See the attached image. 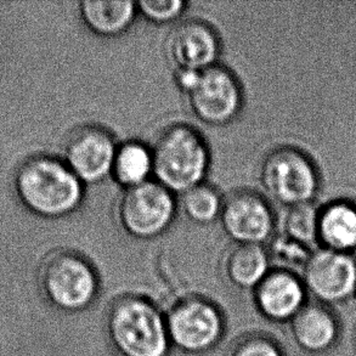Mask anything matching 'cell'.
I'll list each match as a JSON object with an SVG mask.
<instances>
[{
  "mask_svg": "<svg viewBox=\"0 0 356 356\" xmlns=\"http://www.w3.org/2000/svg\"><path fill=\"white\" fill-rule=\"evenodd\" d=\"M151 149L156 181L174 195L196 188L207 177L209 147L191 125L174 124L162 130Z\"/></svg>",
  "mask_w": 356,
  "mask_h": 356,
  "instance_id": "277c9868",
  "label": "cell"
},
{
  "mask_svg": "<svg viewBox=\"0 0 356 356\" xmlns=\"http://www.w3.org/2000/svg\"><path fill=\"white\" fill-rule=\"evenodd\" d=\"M222 45L217 31L201 19L177 24L165 38L164 51L175 71L202 72L218 65Z\"/></svg>",
  "mask_w": 356,
  "mask_h": 356,
  "instance_id": "7c38bea8",
  "label": "cell"
},
{
  "mask_svg": "<svg viewBox=\"0 0 356 356\" xmlns=\"http://www.w3.org/2000/svg\"><path fill=\"white\" fill-rule=\"evenodd\" d=\"M318 212L320 209L313 203L289 208L284 218V235L312 248L318 243Z\"/></svg>",
  "mask_w": 356,
  "mask_h": 356,
  "instance_id": "ffe728a7",
  "label": "cell"
},
{
  "mask_svg": "<svg viewBox=\"0 0 356 356\" xmlns=\"http://www.w3.org/2000/svg\"><path fill=\"white\" fill-rule=\"evenodd\" d=\"M201 72L197 71H175V83L177 87L181 90V92L188 95V92L193 90L195 86L197 84L198 78H200Z\"/></svg>",
  "mask_w": 356,
  "mask_h": 356,
  "instance_id": "cb8c5ba5",
  "label": "cell"
},
{
  "mask_svg": "<svg viewBox=\"0 0 356 356\" xmlns=\"http://www.w3.org/2000/svg\"><path fill=\"white\" fill-rule=\"evenodd\" d=\"M154 175L152 149L140 141L118 145L112 165L111 177L120 186L127 188L149 181Z\"/></svg>",
  "mask_w": 356,
  "mask_h": 356,
  "instance_id": "ac0fdd59",
  "label": "cell"
},
{
  "mask_svg": "<svg viewBox=\"0 0 356 356\" xmlns=\"http://www.w3.org/2000/svg\"><path fill=\"white\" fill-rule=\"evenodd\" d=\"M354 343H355V349H356V327H355V333H354Z\"/></svg>",
  "mask_w": 356,
  "mask_h": 356,
  "instance_id": "d4e9b609",
  "label": "cell"
},
{
  "mask_svg": "<svg viewBox=\"0 0 356 356\" xmlns=\"http://www.w3.org/2000/svg\"><path fill=\"white\" fill-rule=\"evenodd\" d=\"M136 3L131 0H83L79 16L90 32L104 38L124 34L138 16Z\"/></svg>",
  "mask_w": 356,
  "mask_h": 356,
  "instance_id": "2e32d148",
  "label": "cell"
},
{
  "mask_svg": "<svg viewBox=\"0 0 356 356\" xmlns=\"http://www.w3.org/2000/svg\"><path fill=\"white\" fill-rule=\"evenodd\" d=\"M117 147L108 130L97 125H84L68 136L63 159L84 185H94L111 177Z\"/></svg>",
  "mask_w": 356,
  "mask_h": 356,
  "instance_id": "30bf717a",
  "label": "cell"
},
{
  "mask_svg": "<svg viewBox=\"0 0 356 356\" xmlns=\"http://www.w3.org/2000/svg\"><path fill=\"white\" fill-rule=\"evenodd\" d=\"M14 188L27 211L45 219L71 216L82 206L84 184L55 154H32L15 169Z\"/></svg>",
  "mask_w": 356,
  "mask_h": 356,
  "instance_id": "6da1fadb",
  "label": "cell"
},
{
  "mask_svg": "<svg viewBox=\"0 0 356 356\" xmlns=\"http://www.w3.org/2000/svg\"><path fill=\"white\" fill-rule=\"evenodd\" d=\"M188 106L200 122L224 127L236 120L243 106V92L229 68L216 65L200 74L188 95Z\"/></svg>",
  "mask_w": 356,
  "mask_h": 356,
  "instance_id": "9c48e42d",
  "label": "cell"
},
{
  "mask_svg": "<svg viewBox=\"0 0 356 356\" xmlns=\"http://www.w3.org/2000/svg\"><path fill=\"white\" fill-rule=\"evenodd\" d=\"M222 203L220 193L204 183L181 195L185 216L198 225H209L220 219Z\"/></svg>",
  "mask_w": 356,
  "mask_h": 356,
  "instance_id": "d6986e66",
  "label": "cell"
},
{
  "mask_svg": "<svg viewBox=\"0 0 356 356\" xmlns=\"http://www.w3.org/2000/svg\"><path fill=\"white\" fill-rule=\"evenodd\" d=\"M219 220L235 245H263L274 235L273 209L263 196L250 190H238L227 196Z\"/></svg>",
  "mask_w": 356,
  "mask_h": 356,
  "instance_id": "8fae6325",
  "label": "cell"
},
{
  "mask_svg": "<svg viewBox=\"0 0 356 356\" xmlns=\"http://www.w3.org/2000/svg\"><path fill=\"white\" fill-rule=\"evenodd\" d=\"M318 243L320 248L355 255L356 204L338 200L320 209Z\"/></svg>",
  "mask_w": 356,
  "mask_h": 356,
  "instance_id": "9a60e30c",
  "label": "cell"
},
{
  "mask_svg": "<svg viewBox=\"0 0 356 356\" xmlns=\"http://www.w3.org/2000/svg\"><path fill=\"white\" fill-rule=\"evenodd\" d=\"M188 3L183 0H141L136 3L138 14L154 24H173L183 16Z\"/></svg>",
  "mask_w": 356,
  "mask_h": 356,
  "instance_id": "44dd1931",
  "label": "cell"
},
{
  "mask_svg": "<svg viewBox=\"0 0 356 356\" xmlns=\"http://www.w3.org/2000/svg\"><path fill=\"white\" fill-rule=\"evenodd\" d=\"M227 356H287L274 337L265 333H248L232 344Z\"/></svg>",
  "mask_w": 356,
  "mask_h": 356,
  "instance_id": "7402d4cb",
  "label": "cell"
},
{
  "mask_svg": "<svg viewBox=\"0 0 356 356\" xmlns=\"http://www.w3.org/2000/svg\"><path fill=\"white\" fill-rule=\"evenodd\" d=\"M300 276L310 300L336 309L356 298L355 255L318 248Z\"/></svg>",
  "mask_w": 356,
  "mask_h": 356,
  "instance_id": "ba28073f",
  "label": "cell"
},
{
  "mask_svg": "<svg viewBox=\"0 0 356 356\" xmlns=\"http://www.w3.org/2000/svg\"><path fill=\"white\" fill-rule=\"evenodd\" d=\"M172 348L188 355H203L220 344L227 331L222 309L202 296L179 299L165 313Z\"/></svg>",
  "mask_w": 356,
  "mask_h": 356,
  "instance_id": "5b68a950",
  "label": "cell"
},
{
  "mask_svg": "<svg viewBox=\"0 0 356 356\" xmlns=\"http://www.w3.org/2000/svg\"><path fill=\"white\" fill-rule=\"evenodd\" d=\"M105 332L118 356H169L172 350L165 314L140 294H123L110 304Z\"/></svg>",
  "mask_w": 356,
  "mask_h": 356,
  "instance_id": "7a4b0ae2",
  "label": "cell"
},
{
  "mask_svg": "<svg viewBox=\"0 0 356 356\" xmlns=\"http://www.w3.org/2000/svg\"><path fill=\"white\" fill-rule=\"evenodd\" d=\"M260 181L270 197L289 208L313 203L320 188L316 165L308 154L292 146H280L265 154Z\"/></svg>",
  "mask_w": 356,
  "mask_h": 356,
  "instance_id": "8992f818",
  "label": "cell"
},
{
  "mask_svg": "<svg viewBox=\"0 0 356 356\" xmlns=\"http://www.w3.org/2000/svg\"><path fill=\"white\" fill-rule=\"evenodd\" d=\"M252 296L257 312L279 325H289L310 300L302 276L286 268L270 270Z\"/></svg>",
  "mask_w": 356,
  "mask_h": 356,
  "instance_id": "4fadbf2b",
  "label": "cell"
},
{
  "mask_svg": "<svg viewBox=\"0 0 356 356\" xmlns=\"http://www.w3.org/2000/svg\"><path fill=\"white\" fill-rule=\"evenodd\" d=\"M270 270V253L264 245H235L225 257L227 280L240 291L253 292Z\"/></svg>",
  "mask_w": 356,
  "mask_h": 356,
  "instance_id": "e0dca14e",
  "label": "cell"
},
{
  "mask_svg": "<svg viewBox=\"0 0 356 356\" xmlns=\"http://www.w3.org/2000/svg\"><path fill=\"white\" fill-rule=\"evenodd\" d=\"M117 219L129 236L154 240L168 232L177 216L174 193L156 180L127 188L117 202Z\"/></svg>",
  "mask_w": 356,
  "mask_h": 356,
  "instance_id": "52a82bcc",
  "label": "cell"
},
{
  "mask_svg": "<svg viewBox=\"0 0 356 356\" xmlns=\"http://www.w3.org/2000/svg\"><path fill=\"white\" fill-rule=\"evenodd\" d=\"M37 284L45 303L65 315L87 312L100 293L95 266L81 253L65 248L44 257L37 271Z\"/></svg>",
  "mask_w": 356,
  "mask_h": 356,
  "instance_id": "3957f363",
  "label": "cell"
},
{
  "mask_svg": "<svg viewBox=\"0 0 356 356\" xmlns=\"http://www.w3.org/2000/svg\"><path fill=\"white\" fill-rule=\"evenodd\" d=\"M289 326L294 344L308 355H326L342 337V321L336 309L314 300L304 305Z\"/></svg>",
  "mask_w": 356,
  "mask_h": 356,
  "instance_id": "5bb4252c",
  "label": "cell"
},
{
  "mask_svg": "<svg viewBox=\"0 0 356 356\" xmlns=\"http://www.w3.org/2000/svg\"><path fill=\"white\" fill-rule=\"evenodd\" d=\"M313 252L314 250L310 247L291 240L286 235L279 237L277 240L275 241L274 245H273V253L280 261L286 263V264L302 266V269Z\"/></svg>",
  "mask_w": 356,
  "mask_h": 356,
  "instance_id": "603a6c76",
  "label": "cell"
}]
</instances>
